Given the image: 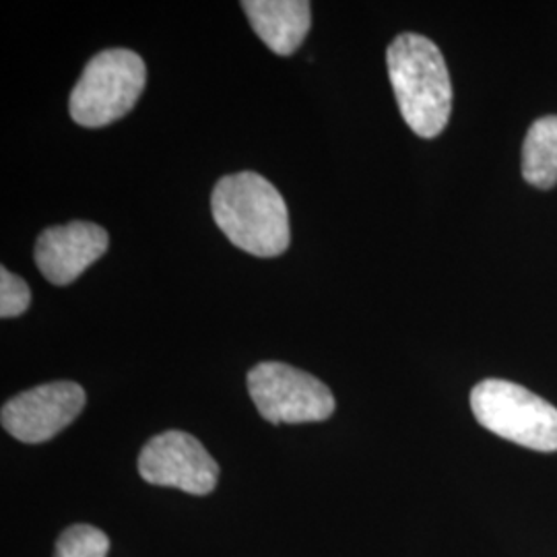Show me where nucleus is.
Masks as SVG:
<instances>
[{
  "instance_id": "7",
  "label": "nucleus",
  "mask_w": 557,
  "mask_h": 557,
  "mask_svg": "<svg viewBox=\"0 0 557 557\" xmlns=\"http://www.w3.org/2000/svg\"><path fill=\"white\" fill-rule=\"evenodd\" d=\"M85 391L75 382H50L11 398L2 407V428L25 444L54 438L79 418Z\"/></svg>"
},
{
  "instance_id": "6",
  "label": "nucleus",
  "mask_w": 557,
  "mask_h": 557,
  "mask_svg": "<svg viewBox=\"0 0 557 557\" xmlns=\"http://www.w3.org/2000/svg\"><path fill=\"white\" fill-rule=\"evenodd\" d=\"M139 473L151 485L207 496L220 481V465L195 436L170 430L145 444Z\"/></svg>"
},
{
  "instance_id": "4",
  "label": "nucleus",
  "mask_w": 557,
  "mask_h": 557,
  "mask_svg": "<svg viewBox=\"0 0 557 557\" xmlns=\"http://www.w3.org/2000/svg\"><path fill=\"white\" fill-rule=\"evenodd\" d=\"M471 409L479 423L499 438L539 453L557 450L556 407L520 384L498 379L479 382L471 391Z\"/></svg>"
},
{
  "instance_id": "2",
  "label": "nucleus",
  "mask_w": 557,
  "mask_h": 557,
  "mask_svg": "<svg viewBox=\"0 0 557 557\" xmlns=\"http://www.w3.org/2000/svg\"><path fill=\"white\" fill-rule=\"evenodd\" d=\"M386 66L407 126L421 139L438 137L453 112V83L438 46L400 34L386 50Z\"/></svg>"
},
{
  "instance_id": "9",
  "label": "nucleus",
  "mask_w": 557,
  "mask_h": 557,
  "mask_svg": "<svg viewBox=\"0 0 557 557\" xmlns=\"http://www.w3.org/2000/svg\"><path fill=\"white\" fill-rule=\"evenodd\" d=\"M242 9L260 40L278 57H292L310 32L306 0H244Z\"/></svg>"
},
{
  "instance_id": "3",
  "label": "nucleus",
  "mask_w": 557,
  "mask_h": 557,
  "mask_svg": "<svg viewBox=\"0 0 557 557\" xmlns=\"http://www.w3.org/2000/svg\"><path fill=\"white\" fill-rule=\"evenodd\" d=\"M147 69L137 52L110 48L87 62L73 87L69 112L85 128H101L126 116L145 89Z\"/></svg>"
},
{
  "instance_id": "1",
  "label": "nucleus",
  "mask_w": 557,
  "mask_h": 557,
  "mask_svg": "<svg viewBox=\"0 0 557 557\" xmlns=\"http://www.w3.org/2000/svg\"><path fill=\"white\" fill-rule=\"evenodd\" d=\"M211 213L239 250L273 259L289 248V211L277 188L257 172L221 178L211 195Z\"/></svg>"
},
{
  "instance_id": "12",
  "label": "nucleus",
  "mask_w": 557,
  "mask_h": 557,
  "mask_svg": "<svg viewBox=\"0 0 557 557\" xmlns=\"http://www.w3.org/2000/svg\"><path fill=\"white\" fill-rule=\"evenodd\" d=\"M29 301H32V294L27 283L2 267L0 269V317L2 319L21 317L23 312H27Z\"/></svg>"
},
{
  "instance_id": "5",
  "label": "nucleus",
  "mask_w": 557,
  "mask_h": 557,
  "mask_svg": "<svg viewBox=\"0 0 557 557\" xmlns=\"http://www.w3.org/2000/svg\"><path fill=\"white\" fill-rule=\"evenodd\" d=\"M246 382L260 416L275 425L324 421L335 411L331 388L289 363L262 361Z\"/></svg>"
},
{
  "instance_id": "8",
  "label": "nucleus",
  "mask_w": 557,
  "mask_h": 557,
  "mask_svg": "<svg viewBox=\"0 0 557 557\" xmlns=\"http://www.w3.org/2000/svg\"><path fill=\"white\" fill-rule=\"evenodd\" d=\"M110 246L108 232L91 221H71L44 230L36 244V264L54 285H69L100 260Z\"/></svg>"
},
{
  "instance_id": "10",
  "label": "nucleus",
  "mask_w": 557,
  "mask_h": 557,
  "mask_svg": "<svg viewBox=\"0 0 557 557\" xmlns=\"http://www.w3.org/2000/svg\"><path fill=\"white\" fill-rule=\"evenodd\" d=\"M522 176L549 190L557 184V116H545L531 124L522 145Z\"/></svg>"
},
{
  "instance_id": "11",
  "label": "nucleus",
  "mask_w": 557,
  "mask_h": 557,
  "mask_svg": "<svg viewBox=\"0 0 557 557\" xmlns=\"http://www.w3.org/2000/svg\"><path fill=\"white\" fill-rule=\"evenodd\" d=\"M110 552L108 535L91 524L69 527L59 541L54 557H106Z\"/></svg>"
}]
</instances>
